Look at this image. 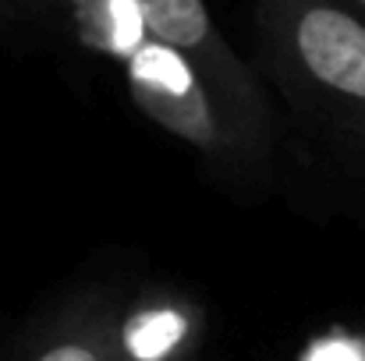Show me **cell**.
I'll use <instances>...</instances> for the list:
<instances>
[{
	"mask_svg": "<svg viewBox=\"0 0 365 361\" xmlns=\"http://www.w3.org/2000/svg\"><path fill=\"white\" fill-rule=\"evenodd\" d=\"M255 64L298 114L365 142V14L348 0H255Z\"/></svg>",
	"mask_w": 365,
	"mask_h": 361,
	"instance_id": "cell-1",
	"label": "cell"
},
{
	"mask_svg": "<svg viewBox=\"0 0 365 361\" xmlns=\"http://www.w3.org/2000/svg\"><path fill=\"white\" fill-rule=\"evenodd\" d=\"M145 14L149 39L178 50L206 82L220 117L227 120L245 170H262L269 163L273 114L262 89V75L235 53V46L217 28L206 0H138Z\"/></svg>",
	"mask_w": 365,
	"mask_h": 361,
	"instance_id": "cell-2",
	"label": "cell"
},
{
	"mask_svg": "<svg viewBox=\"0 0 365 361\" xmlns=\"http://www.w3.org/2000/svg\"><path fill=\"white\" fill-rule=\"evenodd\" d=\"M121 68L128 96L156 127L181 138L185 145H192L220 167L245 170L238 142L227 120L220 117L206 82L178 50L145 39Z\"/></svg>",
	"mask_w": 365,
	"mask_h": 361,
	"instance_id": "cell-3",
	"label": "cell"
},
{
	"mask_svg": "<svg viewBox=\"0 0 365 361\" xmlns=\"http://www.w3.org/2000/svg\"><path fill=\"white\" fill-rule=\"evenodd\" d=\"M206 340V308L185 291L145 287L118 312L121 361H195Z\"/></svg>",
	"mask_w": 365,
	"mask_h": 361,
	"instance_id": "cell-4",
	"label": "cell"
},
{
	"mask_svg": "<svg viewBox=\"0 0 365 361\" xmlns=\"http://www.w3.org/2000/svg\"><path fill=\"white\" fill-rule=\"evenodd\" d=\"M118 312L121 305L89 294L61 312L21 361H121L118 355Z\"/></svg>",
	"mask_w": 365,
	"mask_h": 361,
	"instance_id": "cell-5",
	"label": "cell"
},
{
	"mask_svg": "<svg viewBox=\"0 0 365 361\" xmlns=\"http://www.w3.org/2000/svg\"><path fill=\"white\" fill-rule=\"evenodd\" d=\"M64 7L82 46L118 64H124L149 39L138 0H64Z\"/></svg>",
	"mask_w": 365,
	"mask_h": 361,
	"instance_id": "cell-6",
	"label": "cell"
},
{
	"mask_svg": "<svg viewBox=\"0 0 365 361\" xmlns=\"http://www.w3.org/2000/svg\"><path fill=\"white\" fill-rule=\"evenodd\" d=\"M298 361H365V333L327 330L305 344Z\"/></svg>",
	"mask_w": 365,
	"mask_h": 361,
	"instance_id": "cell-7",
	"label": "cell"
},
{
	"mask_svg": "<svg viewBox=\"0 0 365 361\" xmlns=\"http://www.w3.org/2000/svg\"><path fill=\"white\" fill-rule=\"evenodd\" d=\"M53 7H64V0H0V25H14L25 18H43Z\"/></svg>",
	"mask_w": 365,
	"mask_h": 361,
	"instance_id": "cell-8",
	"label": "cell"
},
{
	"mask_svg": "<svg viewBox=\"0 0 365 361\" xmlns=\"http://www.w3.org/2000/svg\"><path fill=\"white\" fill-rule=\"evenodd\" d=\"M348 4H351L355 11H362V14H365V0H348Z\"/></svg>",
	"mask_w": 365,
	"mask_h": 361,
	"instance_id": "cell-9",
	"label": "cell"
}]
</instances>
